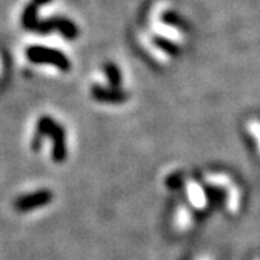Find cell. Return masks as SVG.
Instances as JSON below:
<instances>
[{
  "instance_id": "cell-1",
  "label": "cell",
  "mask_w": 260,
  "mask_h": 260,
  "mask_svg": "<svg viewBox=\"0 0 260 260\" xmlns=\"http://www.w3.org/2000/svg\"><path fill=\"white\" fill-rule=\"evenodd\" d=\"M204 179L208 185L224 188L227 191V201H225L227 211L230 214L239 213L240 204H242V192H240V188L234 184L232 177H229L224 172H211V174H207Z\"/></svg>"
},
{
  "instance_id": "cell-2",
  "label": "cell",
  "mask_w": 260,
  "mask_h": 260,
  "mask_svg": "<svg viewBox=\"0 0 260 260\" xmlns=\"http://www.w3.org/2000/svg\"><path fill=\"white\" fill-rule=\"evenodd\" d=\"M26 56L29 61L35 62V64H51L58 67L62 71L70 70V61L67 59V56L61 52L52 48L45 47H29L26 49Z\"/></svg>"
},
{
  "instance_id": "cell-3",
  "label": "cell",
  "mask_w": 260,
  "mask_h": 260,
  "mask_svg": "<svg viewBox=\"0 0 260 260\" xmlns=\"http://www.w3.org/2000/svg\"><path fill=\"white\" fill-rule=\"evenodd\" d=\"M54 29L59 30L67 39H75L77 35H78L77 26H75L71 20H68V19L65 18H52L48 19V20H37L32 25L30 30L38 32V34H49Z\"/></svg>"
},
{
  "instance_id": "cell-4",
  "label": "cell",
  "mask_w": 260,
  "mask_h": 260,
  "mask_svg": "<svg viewBox=\"0 0 260 260\" xmlns=\"http://www.w3.org/2000/svg\"><path fill=\"white\" fill-rule=\"evenodd\" d=\"M186 194H188V200L189 204L194 207L195 210H204L207 207V195H205L203 186L200 185L197 181L189 179L186 182Z\"/></svg>"
},
{
  "instance_id": "cell-5",
  "label": "cell",
  "mask_w": 260,
  "mask_h": 260,
  "mask_svg": "<svg viewBox=\"0 0 260 260\" xmlns=\"http://www.w3.org/2000/svg\"><path fill=\"white\" fill-rule=\"evenodd\" d=\"M194 223V217L191 210L186 207V205H179L175 211V217H174V225L178 232L184 233L188 232Z\"/></svg>"
},
{
  "instance_id": "cell-6",
  "label": "cell",
  "mask_w": 260,
  "mask_h": 260,
  "mask_svg": "<svg viewBox=\"0 0 260 260\" xmlns=\"http://www.w3.org/2000/svg\"><path fill=\"white\" fill-rule=\"evenodd\" d=\"M51 0H32V3H29L25 8V12L22 15V26L25 29L30 30L32 25L38 20V9L42 5H47Z\"/></svg>"
},
{
  "instance_id": "cell-7",
  "label": "cell",
  "mask_w": 260,
  "mask_h": 260,
  "mask_svg": "<svg viewBox=\"0 0 260 260\" xmlns=\"http://www.w3.org/2000/svg\"><path fill=\"white\" fill-rule=\"evenodd\" d=\"M247 132L251 135V138L256 142L257 146V152L260 155V121L256 119H251L247 121Z\"/></svg>"
},
{
  "instance_id": "cell-8",
  "label": "cell",
  "mask_w": 260,
  "mask_h": 260,
  "mask_svg": "<svg viewBox=\"0 0 260 260\" xmlns=\"http://www.w3.org/2000/svg\"><path fill=\"white\" fill-rule=\"evenodd\" d=\"M106 74L109 75V80H110V83L112 85H119V71H117V68L112 64H107L106 65Z\"/></svg>"
},
{
  "instance_id": "cell-9",
  "label": "cell",
  "mask_w": 260,
  "mask_h": 260,
  "mask_svg": "<svg viewBox=\"0 0 260 260\" xmlns=\"http://www.w3.org/2000/svg\"><path fill=\"white\" fill-rule=\"evenodd\" d=\"M198 260H213L211 257H208V256H204V257H200Z\"/></svg>"
},
{
  "instance_id": "cell-10",
  "label": "cell",
  "mask_w": 260,
  "mask_h": 260,
  "mask_svg": "<svg viewBox=\"0 0 260 260\" xmlns=\"http://www.w3.org/2000/svg\"><path fill=\"white\" fill-rule=\"evenodd\" d=\"M254 260H260V259H254Z\"/></svg>"
}]
</instances>
